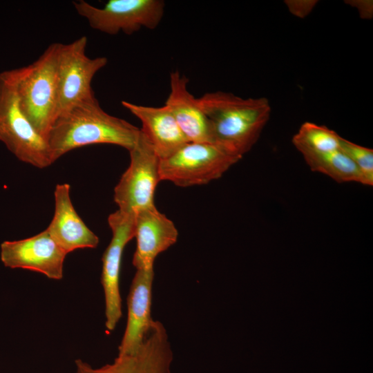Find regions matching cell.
<instances>
[{
	"mask_svg": "<svg viewBox=\"0 0 373 373\" xmlns=\"http://www.w3.org/2000/svg\"><path fill=\"white\" fill-rule=\"evenodd\" d=\"M122 104L140 120L141 131L160 160L189 142L166 106L153 107L126 101H122Z\"/></svg>",
	"mask_w": 373,
	"mask_h": 373,
	"instance_id": "cell-16",
	"label": "cell"
},
{
	"mask_svg": "<svg viewBox=\"0 0 373 373\" xmlns=\"http://www.w3.org/2000/svg\"><path fill=\"white\" fill-rule=\"evenodd\" d=\"M189 79L179 71L170 74V92L165 106L189 142H212L209 119L198 98L189 90Z\"/></svg>",
	"mask_w": 373,
	"mask_h": 373,
	"instance_id": "cell-15",
	"label": "cell"
},
{
	"mask_svg": "<svg viewBox=\"0 0 373 373\" xmlns=\"http://www.w3.org/2000/svg\"><path fill=\"white\" fill-rule=\"evenodd\" d=\"M70 191V186L67 183L56 185L54 215L46 229L67 254L78 249L95 248L99 244L97 236L86 226L75 209Z\"/></svg>",
	"mask_w": 373,
	"mask_h": 373,
	"instance_id": "cell-14",
	"label": "cell"
},
{
	"mask_svg": "<svg viewBox=\"0 0 373 373\" xmlns=\"http://www.w3.org/2000/svg\"><path fill=\"white\" fill-rule=\"evenodd\" d=\"M111 240L102 256V284L105 298L106 327L115 329L122 317L119 276L122 254L126 244L135 237V212L117 209L109 215Z\"/></svg>",
	"mask_w": 373,
	"mask_h": 373,
	"instance_id": "cell-9",
	"label": "cell"
},
{
	"mask_svg": "<svg viewBox=\"0 0 373 373\" xmlns=\"http://www.w3.org/2000/svg\"><path fill=\"white\" fill-rule=\"evenodd\" d=\"M154 269H137L128 296V318L118 355L132 354L142 344L153 320L151 317Z\"/></svg>",
	"mask_w": 373,
	"mask_h": 373,
	"instance_id": "cell-13",
	"label": "cell"
},
{
	"mask_svg": "<svg viewBox=\"0 0 373 373\" xmlns=\"http://www.w3.org/2000/svg\"><path fill=\"white\" fill-rule=\"evenodd\" d=\"M242 158L215 143L187 142L160 160V181L182 187L205 184L220 178Z\"/></svg>",
	"mask_w": 373,
	"mask_h": 373,
	"instance_id": "cell-5",
	"label": "cell"
},
{
	"mask_svg": "<svg viewBox=\"0 0 373 373\" xmlns=\"http://www.w3.org/2000/svg\"><path fill=\"white\" fill-rule=\"evenodd\" d=\"M341 138L338 133L325 126L306 122L294 135L292 143L300 153H323L340 149Z\"/></svg>",
	"mask_w": 373,
	"mask_h": 373,
	"instance_id": "cell-18",
	"label": "cell"
},
{
	"mask_svg": "<svg viewBox=\"0 0 373 373\" xmlns=\"http://www.w3.org/2000/svg\"><path fill=\"white\" fill-rule=\"evenodd\" d=\"M0 142L23 162L39 169L53 164L46 139L21 110L10 70L0 73Z\"/></svg>",
	"mask_w": 373,
	"mask_h": 373,
	"instance_id": "cell-4",
	"label": "cell"
},
{
	"mask_svg": "<svg viewBox=\"0 0 373 373\" xmlns=\"http://www.w3.org/2000/svg\"><path fill=\"white\" fill-rule=\"evenodd\" d=\"M178 231L164 214L152 206L135 212L136 250L133 265L137 269L153 268L156 257L174 245Z\"/></svg>",
	"mask_w": 373,
	"mask_h": 373,
	"instance_id": "cell-12",
	"label": "cell"
},
{
	"mask_svg": "<svg viewBox=\"0 0 373 373\" xmlns=\"http://www.w3.org/2000/svg\"><path fill=\"white\" fill-rule=\"evenodd\" d=\"M59 46L53 43L32 64L10 70L21 110L46 140L57 117Z\"/></svg>",
	"mask_w": 373,
	"mask_h": 373,
	"instance_id": "cell-3",
	"label": "cell"
},
{
	"mask_svg": "<svg viewBox=\"0 0 373 373\" xmlns=\"http://www.w3.org/2000/svg\"><path fill=\"white\" fill-rule=\"evenodd\" d=\"M0 258L4 266L41 273L50 279L63 277L67 254L54 240L48 231L19 240L1 244Z\"/></svg>",
	"mask_w": 373,
	"mask_h": 373,
	"instance_id": "cell-11",
	"label": "cell"
},
{
	"mask_svg": "<svg viewBox=\"0 0 373 373\" xmlns=\"http://www.w3.org/2000/svg\"><path fill=\"white\" fill-rule=\"evenodd\" d=\"M198 100L209 119L212 143L241 157L257 142L271 112L265 97L242 98L229 92L214 91Z\"/></svg>",
	"mask_w": 373,
	"mask_h": 373,
	"instance_id": "cell-2",
	"label": "cell"
},
{
	"mask_svg": "<svg viewBox=\"0 0 373 373\" xmlns=\"http://www.w3.org/2000/svg\"><path fill=\"white\" fill-rule=\"evenodd\" d=\"M347 5L355 8L361 19H371L373 16V1L372 0H347Z\"/></svg>",
	"mask_w": 373,
	"mask_h": 373,
	"instance_id": "cell-21",
	"label": "cell"
},
{
	"mask_svg": "<svg viewBox=\"0 0 373 373\" xmlns=\"http://www.w3.org/2000/svg\"><path fill=\"white\" fill-rule=\"evenodd\" d=\"M87 37L82 36L67 44L59 43L57 59V117L77 104L95 97L93 79L107 64L108 59L87 56Z\"/></svg>",
	"mask_w": 373,
	"mask_h": 373,
	"instance_id": "cell-7",
	"label": "cell"
},
{
	"mask_svg": "<svg viewBox=\"0 0 373 373\" xmlns=\"http://www.w3.org/2000/svg\"><path fill=\"white\" fill-rule=\"evenodd\" d=\"M341 149L360 171L365 185H373V150L341 138Z\"/></svg>",
	"mask_w": 373,
	"mask_h": 373,
	"instance_id": "cell-19",
	"label": "cell"
},
{
	"mask_svg": "<svg viewBox=\"0 0 373 373\" xmlns=\"http://www.w3.org/2000/svg\"><path fill=\"white\" fill-rule=\"evenodd\" d=\"M284 2L291 15L296 17L303 19L312 12L318 1L286 0Z\"/></svg>",
	"mask_w": 373,
	"mask_h": 373,
	"instance_id": "cell-20",
	"label": "cell"
},
{
	"mask_svg": "<svg viewBox=\"0 0 373 373\" xmlns=\"http://www.w3.org/2000/svg\"><path fill=\"white\" fill-rule=\"evenodd\" d=\"M140 133V128L104 111L93 97L60 115L50 129L47 142L54 163L66 153L90 144H114L129 151Z\"/></svg>",
	"mask_w": 373,
	"mask_h": 373,
	"instance_id": "cell-1",
	"label": "cell"
},
{
	"mask_svg": "<svg viewBox=\"0 0 373 373\" xmlns=\"http://www.w3.org/2000/svg\"><path fill=\"white\" fill-rule=\"evenodd\" d=\"M309 168L338 182H356L365 184L364 179L354 162L340 149L332 151L300 152Z\"/></svg>",
	"mask_w": 373,
	"mask_h": 373,
	"instance_id": "cell-17",
	"label": "cell"
},
{
	"mask_svg": "<svg viewBox=\"0 0 373 373\" xmlns=\"http://www.w3.org/2000/svg\"><path fill=\"white\" fill-rule=\"evenodd\" d=\"M128 152L130 164L114 189L113 198L119 210L132 213L155 205L160 159L141 130Z\"/></svg>",
	"mask_w": 373,
	"mask_h": 373,
	"instance_id": "cell-8",
	"label": "cell"
},
{
	"mask_svg": "<svg viewBox=\"0 0 373 373\" xmlns=\"http://www.w3.org/2000/svg\"><path fill=\"white\" fill-rule=\"evenodd\" d=\"M73 4L92 28L112 35L120 32L132 35L143 28L155 29L165 7L161 0H110L101 8L82 0Z\"/></svg>",
	"mask_w": 373,
	"mask_h": 373,
	"instance_id": "cell-6",
	"label": "cell"
},
{
	"mask_svg": "<svg viewBox=\"0 0 373 373\" xmlns=\"http://www.w3.org/2000/svg\"><path fill=\"white\" fill-rule=\"evenodd\" d=\"M173 352L164 326L154 321L138 350L118 355L113 363L93 368L80 359L76 373H171Z\"/></svg>",
	"mask_w": 373,
	"mask_h": 373,
	"instance_id": "cell-10",
	"label": "cell"
}]
</instances>
